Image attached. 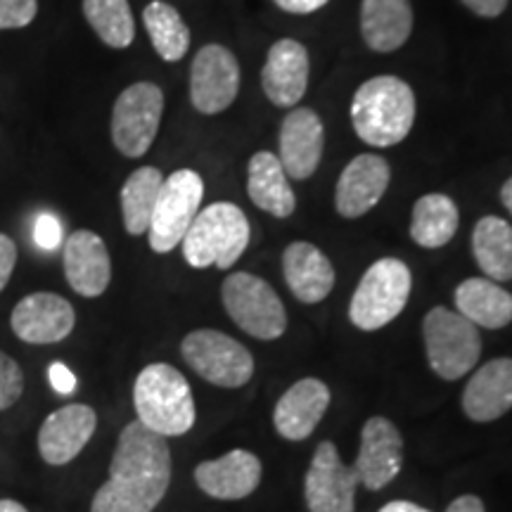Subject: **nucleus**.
I'll return each mask as SVG.
<instances>
[{
	"instance_id": "1",
	"label": "nucleus",
	"mask_w": 512,
	"mask_h": 512,
	"mask_svg": "<svg viewBox=\"0 0 512 512\" xmlns=\"http://www.w3.org/2000/svg\"><path fill=\"white\" fill-rule=\"evenodd\" d=\"M171 448L162 434L128 422L112 453L110 479L95 491L91 512H152L171 486Z\"/></svg>"
},
{
	"instance_id": "2",
	"label": "nucleus",
	"mask_w": 512,
	"mask_h": 512,
	"mask_svg": "<svg viewBox=\"0 0 512 512\" xmlns=\"http://www.w3.org/2000/svg\"><path fill=\"white\" fill-rule=\"evenodd\" d=\"M351 124L366 145L392 147L415 124V93L399 76H375L351 100Z\"/></svg>"
},
{
	"instance_id": "3",
	"label": "nucleus",
	"mask_w": 512,
	"mask_h": 512,
	"mask_svg": "<svg viewBox=\"0 0 512 512\" xmlns=\"http://www.w3.org/2000/svg\"><path fill=\"white\" fill-rule=\"evenodd\" d=\"M133 406L140 425L162 437H183L195 427V396L185 375L169 363L140 370L133 384Z\"/></svg>"
},
{
	"instance_id": "4",
	"label": "nucleus",
	"mask_w": 512,
	"mask_h": 512,
	"mask_svg": "<svg viewBox=\"0 0 512 512\" xmlns=\"http://www.w3.org/2000/svg\"><path fill=\"white\" fill-rule=\"evenodd\" d=\"M249 245L245 211L230 202H216L200 209L181 242L185 261L192 268H230Z\"/></svg>"
},
{
	"instance_id": "5",
	"label": "nucleus",
	"mask_w": 512,
	"mask_h": 512,
	"mask_svg": "<svg viewBox=\"0 0 512 512\" xmlns=\"http://www.w3.org/2000/svg\"><path fill=\"white\" fill-rule=\"evenodd\" d=\"M413 275L401 259H380L363 273L354 297L349 318L358 330H380L406 309L411 297Z\"/></svg>"
},
{
	"instance_id": "6",
	"label": "nucleus",
	"mask_w": 512,
	"mask_h": 512,
	"mask_svg": "<svg viewBox=\"0 0 512 512\" xmlns=\"http://www.w3.org/2000/svg\"><path fill=\"white\" fill-rule=\"evenodd\" d=\"M422 337H425L430 368L441 380H460L477 366L482 356V337H479L477 325L444 306L427 313L422 323Z\"/></svg>"
},
{
	"instance_id": "7",
	"label": "nucleus",
	"mask_w": 512,
	"mask_h": 512,
	"mask_svg": "<svg viewBox=\"0 0 512 512\" xmlns=\"http://www.w3.org/2000/svg\"><path fill=\"white\" fill-rule=\"evenodd\" d=\"M226 313L233 323L256 339H278L287 330V313L280 297L259 275L238 271L228 275L221 290Z\"/></svg>"
},
{
	"instance_id": "8",
	"label": "nucleus",
	"mask_w": 512,
	"mask_h": 512,
	"mask_svg": "<svg viewBox=\"0 0 512 512\" xmlns=\"http://www.w3.org/2000/svg\"><path fill=\"white\" fill-rule=\"evenodd\" d=\"M183 361L195 370L202 380L216 387L238 389L252 380L254 358L247 347H242L238 339L228 337L219 330H195L183 337L181 342Z\"/></svg>"
},
{
	"instance_id": "9",
	"label": "nucleus",
	"mask_w": 512,
	"mask_h": 512,
	"mask_svg": "<svg viewBox=\"0 0 512 512\" xmlns=\"http://www.w3.org/2000/svg\"><path fill=\"white\" fill-rule=\"evenodd\" d=\"M202 197L204 181L197 171L181 169L164 178L150 228H147L152 252L169 254L171 249L181 245L195 216L200 214Z\"/></svg>"
},
{
	"instance_id": "10",
	"label": "nucleus",
	"mask_w": 512,
	"mask_h": 512,
	"mask_svg": "<svg viewBox=\"0 0 512 512\" xmlns=\"http://www.w3.org/2000/svg\"><path fill=\"white\" fill-rule=\"evenodd\" d=\"M164 112L162 88L150 81L128 86L114 102L112 143L128 159L143 157L155 143Z\"/></svg>"
},
{
	"instance_id": "11",
	"label": "nucleus",
	"mask_w": 512,
	"mask_h": 512,
	"mask_svg": "<svg viewBox=\"0 0 512 512\" xmlns=\"http://www.w3.org/2000/svg\"><path fill=\"white\" fill-rule=\"evenodd\" d=\"M358 477L344 465L332 441H320L304 477V498L309 512H354Z\"/></svg>"
},
{
	"instance_id": "12",
	"label": "nucleus",
	"mask_w": 512,
	"mask_h": 512,
	"mask_svg": "<svg viewBox=\"0 0 512 512\" xmlns=\"http://www.w3.org/2000/svg\"><path fill=\"white\" fill-rule=\"evenodd\" d=\"M240 91V64L228 48L211 43L195 55L190 67V102L202 114H221Z\"/></svg>"
},
{
	"instance_id": "13",
	"label": "nucleus",
	"mask_w": 512,
	"mask_h": 512,
	"mask_svg": "<svg viewBox=\"0 0 512 512\" xmlns=\"http://www.w3.org/2000/svg\"><path fill=\"white\" fill-rule=\"evenodd\" d=\"M354 467L358 484L368 491H380L399 477L403 467V439L399 427L389 418L373 415L361 430V448H358Z\"/></svg>"
},
{
	"instance_id": "14",
	"label": "nucleus",
	"mask_w": 512,
	"mask_h": 512,
	"mask_svg": "<svg viewBox=\"0 0 512 512\" xmlns=\"http://www.w3.org/2000/svg\"><path fill=\"white\" fill-rule=\"evenodd\" d=\"M98 427V415L86 403H67L43 420L38 430V453L48 465H67L79 456Z\"/></svg>"
},
{
	"instance_id": "15",
	"label": "nucleus",
	"mask_w": 512,
	"mask_h": 512,
	"mask_svg": "<svg viewBox=\"0 0 512 512\" xmlns=\"http://www.w3.org/2000/svg\"><path fill=\"white\" fill-rule=\"evenodd\" d=\"M74 306L60 294L34 292L24 297L10 316V328L27 344H55L72 335Z\"/></svg>"
},
{
	"instance_id": "16",
	"label": "nucleus",
	"mask_w": 512,
	"mask_h": 512,
	"mask_svg": "<svg viewBox=\"0 0 512 512\" xmlns=\"http://www.w3.org/2000/svg\"><path fill=\"white\" fill-rule=\"evenodd\" d=\"M62 264L67 283L81 297H100L110 287L112 259L105 240L93 230H76L64 242Z\"/></svg>"
},
{
	"instance_id": "17",
	"label": "nucleus",
	"mask_w": 512,
	"mask_h": 512,
	"mask_svg": "<svg viewBox=\"0 0 512 512\" xmlns=\"http://www.w3.org/2000/svg\"><path fill=\"white\" fill-rule=\"evenodd\" d=\"M323 121L309 107H297L280 126V164L294 181H306L316 174L323 159Z\"/></svg>"
},
{
	"instance_id": "18",
	"label": "nucleus",
	"mask_w": 512,
	"mask_h": 512,
	"mask_svg": "<svg viewBox=\"0 0 512 512\" xmlns=\"http://www.w3.org/2000/svg\"><path fill=\"white\" fill-rule=\"evenodd\" d=\"M264 467L252 451L235 448L216 460H204L195 467V482L216 501H242L261 484Z\"/></svg>"
},
{
	"instance_id": "19",
	"label": "nucleus",
	"mask_w": 512,
	"mask_h": 512,
	"mask_svg": "<svg viewBox=\"0 0 512 512\" xmlns=\"http://www.w3.org/2000/svg\"><path fill=\"white\" fill-rule=\"evenodd\" d=\"M392 169L384 162V157L366 152L358 155L347 164V169L339 174L335 190V207L344 219H358L377 207L387 192Z\"/></svg>"
},
{
	"instance_id": "20",
	"label": "nucleus",
	"mask_w": 512,
	"mask_h": 512,
	"mask_svg": "<svg viewBox=\"0 0 512 512\" xmlns=\"http://www.w3.org/2000/svg\"><path fill=\"white\" fill-rule=\"evenodd\" d=\"M309 53L294 38H283L273 43L266 55V64L261 69V86H264L266 98L275 107L297 105L304 98L306 86H309Z\"/></svg>"
},
{
	"instance_id": "21",
	"label": "nucleus",
	"mask_w": 512,
	"mask_h": 512,
	"mask_svg": "<svg viewBox=\"0 0 512 512\" xmlns=\"http://www.w3.org/2000/svg\"><path fill=\"white\" fill-rule=\"evenodd\" d=\"M330 406L328 384L318 377H304L294 382L287 392L280 396L273 411V425L278 434L287 441H302L311 437L320 425L325 411Z\"/></svg>"
},
{
	"instance_id": "22",
	"label": "nucleus",
	"mask_w": 512,
	"mask_h": 512,
	"mask_svg": "<svg viewBox=\"0 0 512 512\" xmlns=\"http://www.w3.org/2000/svg\"><path fill=\"white\" fill-rule=\"evenodd\" d=\"M512 408V358H494L472 375L463 392V411L475 422H494Z\"/></svg>"
},
{
	"instance_id": "23",
	"label": "nucleus",
	"mask_w": 512,
	"mask_h": 512,
	"mask_svg": "<svg viewBox=\"0 0 512 512\" xmlns=\"http://www.w3.org/2000/svg\"><path fill=\"white\" fill-rule=\"evenodd\" d=\"M283 275L302 304H318L335 287V268L311 242H292L283 252Z\"/></svg>"
},
{
	"instance_id": "24",
	"label": "nucleus",
	"mask_w": 512,
	"mask_h": 512,
	"mask_svg": "<svg viewBox=\"0 0 512 512\" xmlns=\"http://www.w3.org/2000/svg\"><path fill=\"white\" fill-rule=\"evenodd\" d=\"M413 31L411 0H363L361 34L375 53H394Z\"/></svg>"
},
{
	"instance_id": "25",
	"label": "nucleus",
	"mask_w": 512,
	"mask_h": 512,
	"mask_svg": "<svg viewBox=\"0 0 512 512\" xmlns=\"http://www.w3.org/2000/svg\"><path fill=\"white\" fill-rule=\"evenodd\" d=\"M247 195L256 207L275 219H287L294 214L297 197L290 188L287 174L273 152H256L247 166Z\"/></svg>"
},
{
	"instance_id": "26",
	"label": "nucleus",
	"mask_w": 512,
	"mask_h": 512,
	"mask_svg": "<svg viewBox=\"0 0 512 512\" xmlns=\"http://www.w3.org/2000/svg\"><path fill=\"white\" fill-rule=\"evenodd\" d=\"M456 306L463 318L486 330H501L512 320V294L489 278H467L456 287Z\"/></svg>"
},
{
	"instance_id": "27",
	"label": "nucleus",
	"mask_w": 512,
	"mask_h": 512,
	"mask_svg": "<svg viewBox=\"0 0 512 512\" xmlns=\"http://www.w3.org/2000/svg\"><path fill=\"white\" fill-rule=\"evenodd\" d=\"M472 254L494 283L512 280V226L498 216H484L472 230Z\"/></svg>"
},
{
	"instance_id": "28",
	"label": "nucleus",
	"mask_w": 512,
	"mask_h": 512,
	"mask_svg": "<svg viewBox=\"0 0 512 512\" xmlns=\"http://www.w3.org/2000/svg\"><path fill=\"white\" fill-rule=\"evenodd\" d=\"M458 207L456 202L441 192H430L420 197L413 207L411 238L415 245L425 249H439L453 240L458 230Z\"/></svg>"
},
{
	"instance_id": "29",
	"label": "nucleus",
	"mask_w": 512,
	"mask_h": 512,
	"mask_svg": "<svg viewBox=\"0 0 512 512\" xmlns=\"http://www.w3.org/2000/svg\"><path fill=\"white\" fill-rule=\"evenodd\" d=\"M162 185L164 176L155 166H140L126 178L121 188V216L128 235L147 233Z\"/></svg>"
},
{
	"instance_id": "30",
	"label": "nucleus",
	"mask_w": 512,
	"mask_h": 512,
	"mask_svg": "<svg viewBox=\"0 0 512 512\" xmlns=\"http://www.w3.org/2000/svg\"><path fill=\"white\" fill-rule=\"evenodd\" d=\"M143 22L157 55L166 62L183 60L190 48V29L174 5L155 0L143 12Z\"/></svg>"
},
{
	"instance_id": "31",
	"label": "nucleus",
	"mask_w": 512,
	"mask_h": 512,
	"mask_svg": "<svg viewBox=\"0 0 512 512\" xmlns=\"http://www.w3.org/2000/svg\"><path fill=\"white\" fill-rule=\"evenodd\" d=\"M83 15L105 46L124 50L136 38L128 0H83Z\"/></svg>"
},
{
	"instance_id": "32",
	"label": "nucleus",
	"mask_w": 512,
	"mask_h": 512,
	"mask_svg": "<svg viewBox=\"0 0 512 512\" xmlns=\"http://www.w3.org/2000/svg\"><path fill=\"white\" fill-rule=\"evenodd\" d=\"M24 394V373L19 363L0 351V413L8 411Z\"/></svg>"
},
{
	"instance_id": "33",
	"label": "nucleus",
	"mask_w": 512,
	"mask_h": 512,
	"mask_svg": "<svg viewBox=\"0 0 512 512\" xmlns=\"http://www.w3.org/2000/svg\"><path fill=\"white\" fill-rule=\"evenodd\" d=\"M36 12L38 0H0V31L29 27Z\"/></svg>"
},
{
	"instance_id": "34",
	"label": "nucleus",
	"mask_w": 512,
	"mask_h": 512,
	"mask_svg": "<svg viewBox=\"0 0 512 512\" xmlns=\"http://www.w3.org/2000/svg\"><path fill=\"white\" fill-rule=\"evenodd\" d=\"M34 240L38 247L53 252L62 245V223L55 214L50 211H43V214L36 216V228H34Z\"/></svg>"
},
{
	"instance_id": "35",
	"label": "nucleus",
	"mask_w": 512,
	"mask_h": 512,
	"mask_svg": "<svg viewBox=\"0 0 512 512\" xmlns=\"http://www.w3.org/2000/svg\"><path fill=\"white\" fill-rule=\"evenodd\" d=\"M48 380H50V387H53L55 392L62 394V396L74 394L76 387H79V380H76V375L67 366H64L62 361L50 363Z\"/></svg>"
},
{
	"instance_id": "36",
	"label": "nucleus",
	"mask_w": 512,
	"mask_h": 512,
	"mask_svg": "<svg viewBox=\"0 0 512 512\" xmlns=\"http://www.w3.org/2000/svg\"><path fill=\"white\" fill-rule=\"evenodd\" d=\"M17 264V245L15 240L8 238L5 233H0V292L5 290V285L10 283L12 271Z\"/></svg>"
},
{
	"instance_id": "37",
	"label": "nucleus",
	"mask_w": 512,
	"mask_h": 512,
	"mask_svg": "<svg viewBox=\"0 0 512 512\" xmlns=\"http://www.w3.org/2000/svg\"><path fill=\"white\" fill-rule=\"evenodd\" d=\"M467 10H472L479 17H498L501 12L508 8V0H460Z\"/></svg>"
},
{
	"instance_id": "38",
	"label": "nucleus",
	"mask_w": 512,
	"mask_h": 512,
	"mask_svg": "<svg viewBox=\"0 0 512 512\" xmlns=\"http://www.w3.org/2000/svg\"><path fill=\"white\" fill-rule=\"evenodd\" d=\"M330 0H275L280 10L292 12V15H309V12H316L325 8Z\"/></svg>"
},
{
	"instance_id": "39",
	"label": "nucleus",
	"mask_w": 512,
	"mask_h": 512,
	"mask_svg": "<svg viewBox=\"0 0 512 512\" xmlns=\"http://www.w3.org/2000/svg\"><path fill=\"white\" fill-rule=\"evenodd\" d=\"M446 512H486L484 510V503H482V498H477V496H460V498H456V501H453L451 505H448L446 508Z\"/></svg>"
},
{
	"instance_id": "40",
	"label": "nucleus",
	"mask_w": 512,
	"mask_h": 512,
	"mask_svg": "<svg viewBox=\"0 0 512 512\" xmlns=\"http://www.w3.org/2000/svg\"><path fill=\"white\" fill-rule=\"evenodd\" d=\"M377 512H432V510L422 508V505L411 503V501H392V503L382 505Z\"/></svg>"
},
{
	"instance_id": "41",
	"label": "nucleus",
	"mask_w": 512,
	"mask_h": 512,
	"mask_svg": "<svg viewBox=\"0 0 512 512\" xmlns=\"http://www.w3.org/2000/svg\"><path fill=\"white\" fill-rule=\"evenodd\" d=\"M0 512H29L19 501H12V498H0Z\"/></svg>"
},
{
	"instance_id": "42",
	"label": "nucleus",
	"mask_w": 512,
	"mask_h": 512,
	"mask_svg": "<svg viewBox=\"0 0 512 512\" xmlns=\"http://www.w3.org/2000/svg\"><path fill=\"white\" fill-rule=\"evenodd\" d=\"M501 200H503V204H505V209H508L510 214H512V178H508V181L503 183V188H501Z\"/></svg>"
}]
</instances>
